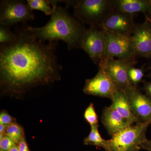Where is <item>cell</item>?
<instances>
[{"mask_svg":"<svg viewBox=\"0 0 151 151\" xmlns=\"http://www.w3.org/2000/svg\"><path fill=\"white\" fill-rule=\"evenodd\" d=\"M27 23L16 28V40L0 45V87L5 95L19 97L33 88L60 79L58 42L38 40Z\"/></svg>","mask_w":151,"mask_h":151,"instance_id":"1","label":"cell"},{"mask_svg":"<svg viewBox=\"0 0 151 151\" xmlns=\"http://www.w3.org/2000/svg\"><path fill=\"white\" fill-rule=\"evenodd\" d=\"M29 28L37 39L48 42L62 40L67 44L69 50L79 48V42L86 30L66 8L58 6L46 24L39 27L29 26Z\"/></svg>","mask_w":151,"mask_h":151,"instance_id":"2","label":"cell"},{"mask_svg":"<svg viewBox=\"0 0 151 151\" xmlns=\"http://www.w3.org/2000/svg\"><path fill=\"white\" fill-rule=\"evenodd\" d=\"M67 6H73L74 16L90 27H100L107 17L114 11L113 1H64Z\"/></svg>","mask_w":151,"mask_h":151,"instance_id":"3","label":"cell"},{"mask_svg":"<svg viewBox=\"0 0 151 151\" xmlns=\"http://www.w3.org/2000/svg\"><path fill=\"white\" fill-rule=\"evenodd\" d=\"M150 123L140 122L124 128L108 140L106 151H139L147 140L146 133Z\"/></svg>","mask_w":151,"mask_h":151,"instance_id":"4","label":"cell"},{"mask_svg":"<svg viewBox=\"0 0 151 151\" xmlns=\"http://www.w3.org/2000/svg\"><path fill=\"white\" fill-rule=\"evenodd\" d=\"M94 63L100 65L106 59V39L104 32L95 27L85 30L79 44Z\"/></svg>","mask_w":151,"mask_h":151,"instance_id":"5","label":"cell"},{"mask_svg":"<svg viewBox=\"0 0 151 151\" xmlns=\"http://www.w3.org/2000/svg\"><path fill=\"white\" fill-rule=\"evenodd\" d=\"M27 1L2 0L0 2V24L10 27L19 23H26L34 19Z\"/></svg>","mask_w":151,"mask_h":151,"instance_id":"6","label":"cell"},{"mask_svg":"<svg viewBox=\"0 0 151 151\" xmlns=\"http://www.w3.org/2000/svg\"><path fill=\"white\" fill-rule=\"evenodd\" d=\"M102 30L105 34L106 39V59L117 58L122 60H134L136 55L131 36Z\"/></svg>","mask_w":151,"mask_h":151,"instance_id":"7","label":"cell"},{"mask_svg":"<svg viewBox=\"0 0 151 151\" xmlns=\"http://www.w3.org/2000/svg\"><path fill=\"white\" fill-rule=\"evenodd\" d=\"M135 60H122L108 58L99 65L111 78L118 89L127 93L134 86L132 85L128 76V70L134 65Z\"/></svg>","mask_w":151,"mask_h":151,"instance_id":"8","label":"cell"},{"mask_svg":"<svg viewBox=\"0 0 151 151\" xmlns=\"http://www.w3.org/2000/svg\"><path fill=\"white\" fill-rule=\"evenodd\" d=\"M118 89L110 76L103 69L99 68L95 76L86 79L83 92L88 95L111 99Z\"/></svg>","mask_w":151,"mask_h":151,"instance_id":"9","label":"cell"},{"mask_svg":"<svg viewBox=\"0 0 151 151\" xmlns=\"http://www.w3.org/2000/svg\"><path fill=\"white\" fill-rule=\"evenodd\" d=\"M136 25L132 15L114 10L103 21L100 27L118 34L131 36Z\"/></svg>","mask_w":151,"mask_h":151,"instance_id":"10","label":"cell"},{"mask_svg":"<svg viewBox=\"0 0 151 151\" xmlns=\"http://www.w3.org/2000/svg\"><path fill=\"white\" fill-rule=\"evenodd\" d=\"M131 38L136 56H151V24L146 22L136 25Z\"/></svg>","mask_w":151,"mask_h":151,"instance_id":"11","label":"cell"},{"mask_svg":"<svg viewBox=\"0 0 151 151\" xmlns=\"http://www.w3.org/2000/svg\"><path fill=\"white\" fill-rule=\"evenodd\" d=\"M132 112L141 122L151 124V98L134 86L127 93Z\"/></svg>","mask_w":151,"mask_h":151,"instance_id":"12","label":"cell"},{"mask_svg":"<svg viewBox=\"0 0 151 151\" xmlns=\"http://www.w3.org/2000/svg\"><path fill=\"white\" fill-rule=\"evenodd\" d=\"M101 120L103 125L111 136L132 125L111 106L104 109Z\"/></svg>","mask_w":151,"mask_h":151,"instance_id":"13","label":"cell"},{"mask_svg":"<svg viewBox=\"0 0 151 151\" xmlns=\"http://www.w3.org/2000/svg\"><path fill=\"white\" fill-rule=\"evenodd\" d=\"M111 100V107L116 109L130 124L132 125L134 123L142 122L132 112L129 99L125 92L118 89Z\"/></svg>","mask_w":151,"mask_h":151,"instance_id":"14","label":"cell"},{"mask_svg":"<svg viewBox=\"0 0 151 151\" xmlns=\"http://www.w3.org/2000/svg\"><path fill=\"white\" fill-rule=\"evenodd\" d=\"M114 10L132 15L136 13H151V1L116 0L113 1Z\"/></svg>","mask_w":151,"mask_h":151,"instance_id":"15","label":"cell"},{"mask_svg":"<svg viewBox=\"0 0 151 151\" xmlns=\"http://www.w3.org/2000/svg\"><path fill=\"white\" fill-rule=\"evenodd\" d=\"M98 127V124L91 126L90 133L84 139L83 142L86 145L96 146L104 149L106 151L108 147V140L104 139L102 137L99 133Z\"/></svg>","mask_w":151,"mask_h":151,"instance_id":"16","label":"cell"},{"mask_svg":"<svg viewBox=\"0 0 151 151\" xmlns=\"http://www.w3.org/2000/svg\"><path fill=\"white\" fill-rule=\"evenodd\" d=\"M26 1L30 10L32 11L34 10L42 11L46 15H51L57 7H51L50 1L47 0H27Z\"/></svg>","mask_w":151,"mask_h":151,"instance_id":"17","label":"cell"},{"mask_svg":"<svg viewBox=\"0 0 151 151\" xmlns=\"http://www.w3.org/2000/svg\"><path fill=\"white\" fill-rule=\"evenodd\" d=\"M5 135L11 138L18 145L24 137V130L20 125L15 122L7 126Z\"/></svg>","mask_w":151,"mask_h":151,"instance_id":"18","label":"cell"},{"mask_svg":"<svg viewBox=\"0 0 151 151\" xmlns=\"http://www.w3.org/2000/svg\"><path fill=\"white\" fill-rule=\"evenodd\" d=\"M16 35L14 32H12L9 27L0 24V43H12L16 40Z\"/></svg>","mask_w":151,"mask_h":151,"instance_id":"19","label":"cell"},{"mask_svg":"<svg viewBox=\"0 0 151 151\" xmlns=\"http://www.w3.org/2000/svg\"><path fill=\"white\" fill-rule=\"evenodd\" d=\"M131 65L128 70V76L131 84L136 86L142 80L145 74L142 68H137Z\"/></svg>","mask_w":151,"mask_h":151,"instance_id":"20","label":"cell"},{"mask_svg":"<svg viewBox=\"0 0 151 151\" xmlns=\"http://www.w3.org/2000/svg\"><path fill=\"white\" fill-rule=\"evenodd\" d=\"M84 118L90 126L98 124V119L93 103H91L86 108L84 113Z\"/></svg>","mask_w":151,"mask_h":151,"instance_id":"21","label":"cell"},{"mask_svg":"<svg viewBox=\"0 0 151 151\" xmlns=\"http://www.w3.org/2000/svg\"><path fill=\"white\" fill-rule=\"evenodd\" d=\"M16 145L8 136L0 134V149L1 151H9Z\"/></svg>","mask_w":151,"mask_h":151,"instance_id":"22","label":"cell"},{"mask_svg":"<svg viewBox=\"0 0 151 151\" xmlns=\"http://www.w3.org/2000/svg\"><path fill=\"white\" fill-rule=\"evenodd\" d=\"M16 122V120L6 111H2L0 113V124L9 126Z\"/></svg>","mask_w":151,"mask_h":151,"instance_id":"23","label":"cell"},{"mask_svg":"<svg viewBox=\"0 0 151 151\" xmlns=\"http://www.w3.org/2000/svg\"><path fill=\"white\" fill-rule=\"evenodd\" d=\"M17 146L19 151H30L25 137L22 138Z\"/></svg>","mask_w":151,"mask_h":151,"instance_id":"24","label":"cell"},{"mask_svg":"<svg viewBox=\"0 0 151 151\" xmlns=\"http://www.w3.org/2000/svg\"><path fill=\"white\" fill-rule=\"evenodd\" d=\"M142 149L147 150L149 151H151V140L147 139L142 146Z\"/></svg>","mask_w":151,"mask_h":151,"instance_id":"25","label":"cell"},{"mask_svg":"<svg viewBox=\"0 0 151 151\" xmlns=\"http://www.w3.org/2000/svg\"><path fill=\"white\" fill-rule=\"evenodd\" d=\"M146 95L151 98V82L147 83L145 86Z\"/></svg>","mask_w":151,"mask_h":151,"instance_id":"26","label":"cell"},{"mask_svg":"<svg viewBox=\"0 0 151 151\" xmlns=\"http://www.w3.org/2000/svg\"><path fill=\"white\" fill-rule=\"evenodd\" d=\"M8 126L0 124V134L5 135L6 129Z\"/></svg>","mask_w":151,"mask_h":151,"instance_id":"27","label":"cell"},{"mask_svg":"<svg viewBox=\"0 0 151 151\" xmlns=\"http://www.w3.org/2000/svg\"><path fill=\"white\" fill-rule=\"evenodd\" d=\"M9 151H19L17 145L14 146V147H12Z\"/></svg>","mask_w":151,"mask_h":151,"instance_id":"28","label":"cell"},{"mask_svg":"<svg viewBox=\"0 0 151 151\" xmlns=\"http://www.w3.org/2000/svg\"><path fill=\"white\" fill-rule=\"evenodd\" d=\"M150 69H151V67L150 68Z\"/></svg>","mask_w":151,"mask_h":151,"instance_id":"29","label":"cell"},{"mask_svg":"<svg viewBox=\"0 0 151 151\" xmlns=\"http://www.w3.org/2000/svg\"><path fill=\"white\" fill-rule=\"evenodd\" d=\"M0 151H1V150H0Z\"/></svg>","mask_w":151,"mask_h":151,"instance_id":"30","label":"cell"},{"mask_svg":"<svg viewBox=\"0 0 151 151\" xmlns=\"http://www.w3.org/2000/svg\"></svg>","mask_w":151,"mask_h":151,"instance_id":"31","label":"cell"}]
</instances>
